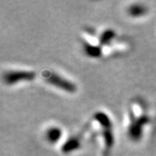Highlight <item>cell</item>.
I'll list each match as a JSON object with an SVG mask.
<instances>
[{"label": "cell", "instance_id": "obj_1", "mask_svg": "<svg viewBox=\"0 0 156 156\" xmlns=\"http://www.w3.org/2000/svg\"><path fill=\"white\" fill-rule=\"evenodd\" d=\"M58 134H59V132H58L57 129H55V128L51 129V130H50V133L48 134V138L50 140H55L58 137Z\"/></svg>", "mask_w": 156, "mask_h": 156}]
</instances>
